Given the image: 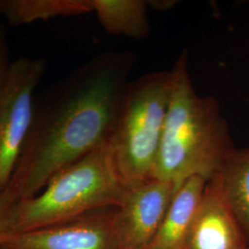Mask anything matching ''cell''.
Returning a JSON list of instances; mask_svg holds the SVG:
<instances>
[{
  "label": "cell",
  "instance_id": "1",
  "mask_svg": "<svg viewBox=\"0 0 249 249\" xmlns=\"http://www.w3.org/2000/svg\"><path fill=\"white\" fill-rule=\"evenodd\" d=\"M131 63L127 53H104L45 91L8 187L18 200L36 196L58 171L110 142Z\"/></svg>",
  "mask_w": 249,
  "mask_h": 249
},
{
  "label": "cell",
  "instance_id": "2",
  "mask_svg": "<svg viewBox=\"0 0 249 249\" xmlns=\"http://www.w3.org/2000/svg\"><path fill=\"white\" fill-rule=\"evenodd\" d=\"M171 72L172 92L153 178L178 188L193 177L213 179L236 149L217 100L196 94L187 51Z\"/></svg>",
  "mask_w": 249,
  "mask_h": 249
},
{
  "label": "cell",
  "instance_id": "3",
  "mask_svg": "<svg viewBox=\"0 0 249 249\" xmlns=\"http://www.w3.org/2000/svg\"><path fill=\"white\" fill-rule=\"evenodd\" d=\"M126 189L107 143L54 174L36 196L18 200L11 213V234L117 208Z\"/></svg>",
  "mask_w": 249,
  "mask_h": 249
},
{
  "label": "cell",
  "instance_id": "4",
  "mask_svg": "<svg viewBox=\"0 0 249 249\" xmlns=\"http://www.w3.org/2000/svg\"><path fill=\"white\" fill-rule=\"evenodd\" d=\"M172 92V72H152L128 83L109 142L126 187L153 178Z\"/></svg>",
  "mask_w": 249,
  "mask_h": 249
},
{
  "label": "cell",
  "instance_id": "5",
  "mask_svg": "<svg viewBox=\"0 0 249 249\" xmlns=\"http://www.w3.org/2000/svg\"><path fill=\"white\" fill-rule=\"evenodd\" d=\"M46 71L43 57H19L11 63L0 89V194L9 187L33 123L34 94Z\"/></svg>",
  "mask_w": 249,
  "mask_h": 249
},
{
  "label": "cell",
  "instance_id": "6",
  "mask_svg": "<svg viewBox=\"0 0 249 249\" xmlns=\"http://www.w3.org/2000/svg\"><path fill=\"white\" fill-rule=\"evenodd\" d=\"M176 186L151 178L127 187L116 209V249H148L160 227Z\"/></svg>",
  "mask_w": 249,
  "mask_h": 249
},
{
  "label": "cell",
  "instance_id": "7",
  "mask_svg": "<svg viewBox=\"0 0 249 249\" xmlns=\"http://www.w3.org/2000/svg\"><path fill=\"white\" fill-rule=\"evenodd\" d=\"M116 209L99 210L66 223L10 234L0 249H116Z\"/></svg>",
  "mask_w": 249,
  "mask_h": 249
},
{
  "label": "cell",
  "instance_id": "8",
  "mask_svg": "<svg viewBox=\"0 0 249 249\" xmlns=\"http://www.w3.org/2000/svg\"><path fill=\"white\" fill-rule=\"evenodd\" d=\"M249 243L218 176L207 182L184 249H247Z\"/></svg>",
  "mask_w": 249,
  "mask_h": 249
},
{
  "label": "cell",
  "instance_id": "9",
  "mask_svg": "<svg viewBox=\"0 0 249 249\" xmlns=\"http://www.w3.org/2000/svg\"><path fill=\"white\" fill-rule=\"evenodd\" d=\"M207 182L204 178L193 177L177 188L148 249H184Z\"/></svg>",
  "mask_w": 249,
  "mask_h": 249
},
{
  "label": "cell",
  "instance_id": "10",
  "mask_svg": "<svg viewBox=\"0 0 249 249\" xmlns=\"http://www.w3.org/2000/svg\"><path fill=\"white\" fill-rule=\"evenodd\" d=\"M92 11L109 35L136 40L150 33L147 17L148 1L144 0H89Z\"/></svg>",
  "mask_w": 249,
  "mask_h": 249
},
{
  "label": "cell",
  "instance_id": "11",
  "mask_svg": "<svg viewBox=\"0 0 249 249\" xmlns=\"http://www.w3.org/2000/svg\"><path fill=\"white\" fill-rule=\"evenodd\" d=\"M91 11L89 0H0V15L13 27Z\"/></svg>",
  "mask_w": 249,
  "mask_h": 249
},
{
  "label": "cell",
  "instance_id": "12",
  "mask_svg": "<svg viewBox=\"0 0 249 249\" xmlns=\"http://www.w3.org/2000/svg\"><path fill=\"white\" fill-rule=\"evenodd\" d=\"M217 176L249 246V148L235 150Z\"/></svg>",
  "mask_w": 249,
  "mask_h": 249
},
{
  "label": "cell",
  "instance_id": "13",
  "mask_svg": "<svg viewBox=\"0 0 249 249\" xmlns=\"http://www.w3.org/2000/svg\"><path fill=\"white\" fill-rule=\"evenodd\" d=\"M18 201V198L8 187L0 194V246L11 234V213Z\"/></svg>",
  "mask_w": 249,
  "mask_h": 249
},
{
  "label": "cell",
  "instance_id": "14",
  "mask_svg": "<svg viewBox=\"0 0 249 249\" xmlns=\"http://www.w3.org/2000/svg\"><path fill=\"white\" fill-rule=\"evenodd\" d=\"M9 60V49L5 29L0 21V89L8 78L11 66Z\"/></svg>",
  "mask_w": 249,
  "mask_h": 249
},
{
  "label": "cell",
  "instance_id": "15",
  "mask_svg": "<svg viewBox=\"0 0 249 249\" xmlns=\"http://www.w3.org/2000/svg\"><path fill=\"white\" fill-rule=\"evenodd\" d=\"M247 249H249V246L248 247V248H247Z\"/></svg>",
  "mask_w": 249,
  "mask_h": 249
}]
</instances>
